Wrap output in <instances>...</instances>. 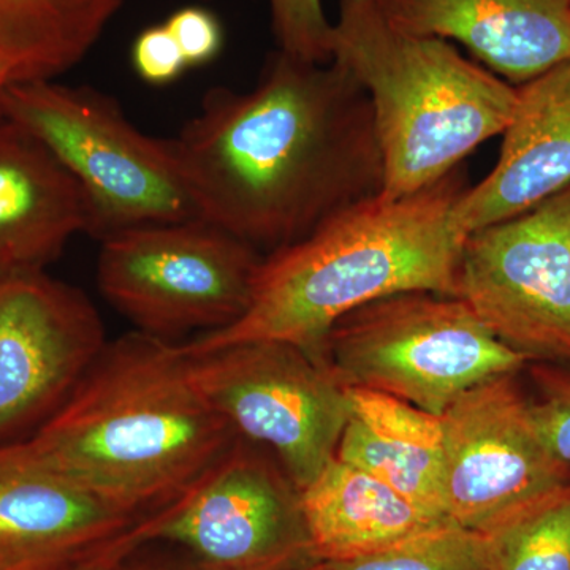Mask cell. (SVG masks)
Listing matches in <instances>:
<instances>
[{
    "mask_svg": "<svg viewBox=\"0 0 570 570\" xmlns=\"http://www.w3.org/2000/svg\"><path fill=\"white\" fill-rule=\"evenodd\" d=\"M174 142L202 219L264 257L384 187L370 97L335 61L273 52L253 91L209 89Z\"/></svg>",
    "mask_w": 570,
    "mask_h": 570,
    "instance_id": "6da1fadb",
    "label": "cell"
},
{
    "mask_svg": "<svg viewBox=\"0 0 570 570\" xmlns=\"http://www.w3.org/2000/svg\"><path fill=\"white\" fill-rule=\"evenodd\" d=\"M235 439L181 344L134 332L107 343L22 442L100 501L145 519L186 494Z\"/></svg>",
    "mask_w": 570,
    "mask_h": 570,
    "instance_id": "7a4b0ae2",
    "label": "cell"
},
{
    "mask_svg": "<svg viewBox=\"0 0 570 570\" xmlns=\"http://www.w3.org/2000/svg\"><path fill=\"white\" fill-rule=\"evenodd\" d=\"M468 189L459 167L407 197L354 206L295 245L264 257L245 316L181 344L189 355L250 341H284L314 354L352 311L406 292L456 296L466 234L456 202Z\"/></svg>",
    "mask_w": 570,
    "mask_h": 570,
    "instance_id": "3957f363",
    "label": "cell"
},
{
    "mask_svg": "<svg viewBox=\"0 0 570 570\" xmlns=\"http://www.w3.org/2000/svg\"><path fill=\"white\" fill-rule=\"evenodd\" d=\"M332 61L370 97L390 200L445 178L504 134L519 99L517 86L450 41L397 31L376 0H340Z\"/></svg>",
    "mask_w": 570,
    "mask_h": 570,
    "instance_id": "277c9868",
    "label": "cell"
},
{
    "mask_svg": "<svg viewBox=\"0 0 570 570\" xmlns=\"http://www.w3.org/2000/svg\"><path fill=\"white\" fill-rule=\"evenodd\" d=\"M311 355L344 389L387 393L439 417L468 390L528 363L463 299L431 292L385 296L352 311Z\"/></svg>",
    "mask_w": 570,
    "mask_h": 570,
    "instance_id": "5b68a950",
    "label": "cell"
},
{
    "mask_svg": "<svg viewBox=\"0 0 570 570\" xmlns=\"http://www.w3.org/2000/svg\"><path fill=\"white\" fill-rule=\"evenodd\" d=\"M3 111L80 184L91 212L89 235L99 242L126 228L200 217L174 138L142 134L107 94L52 80L13 82Z\"/></svg>",
    "mask_w": 570,
    "mask_h": 570,
    "instance_id": "8992f818",
    "label": "cell"
},
{
    "mask_svg": "<svg viewBox=\"0 0 570 570\" xmlns=\"http://www.w3.org/2000/svg\"><path fill=\"white\" fill-rule=\"evenodd\" d=\"M262 262L264 255L198 217L105 236L97 284L135 332L174 343L245 316Z\"/></svg>",
    "mask_w": 570,
    "mask_h": 570,
    "instance_id": "52a82bcc",
    "label": "cell"
},
{
    "mask_svg": "<svg viewBox=\"0 0 570 570\" xmlns=\"http://www.w3.org/2000/svg\"><path fill=\"white\" fill-rule=\"evenodd\" d=\"M187 356L198 387L236 438L268 450L299 491L335 459L347 390L305 348L250 341Z\"/></svg>",
    "mask_w": 570,
    "mask_h": 570,
    "instance_id": "ba28073f",
    "label": "cell"
},
{
    "mask_svg": "<svg viewBox=\"0 0 570 570\" xmlns=\"http://www.w3.org/2000/svg\"><path fill=\"white\" fill-rule=\"evenodd\" d=\"M138 538L175 543L216 570L316 564L302 491L268 450L242 438L178 501L141 519Z\"/></svg>",
    "mask_w": 570,
    "mask_h": 570,
    "instance_id": "9c48e42d",
    "label": "cell"
},
{
    "mask_svg": "<svg viewBox=\"0 0 570 570\" xmlns=\"http://www.w3.org/2000/svg\"><path fill=\"white\" fill-rule=\"evenodd\" d=\"M456 298L528 362H570V186L471 232Z\"/></svg>",
    "mask_w": 570,
    "mask_h": 570,
    "instance_id": "30bf717a",
    "label": "cell"
},
{
    "mask_svg": "<svg viewBox=\"0 0 570 570\" xmlns=\"http://www.w3.org/2000/svg\"><path fill=\"white\" fill-rule=\"evenodd\" d=\"M441 422L444 512L464 530L485 534L570 482V464L550 448L515 374L468 390Z\"/></svg>",
    "mask_w": 570,
    "mask_h": 570,
    "instance_id": "8fae6325",
    "label": "cell"
},
{
    "mask_svg": "<svg viewBox=\"0 0 570 570\" xmlns=\"http://www.w3.org/2000/svg\"><path fill=\"white\" fill-rule=\"evenodd\" d=\"M107 346L80 288L45 272L0 276V444L31 436Z\"/></svg>",
    "mask_w": 570,
    "mask_h": 570,
    "instance_id": "7c38bea8",
    "label": "cell"
},
{
    "mask_svg": "<svg viewBox=\"0 0 570 570\" xmlns=\"http://www.w3.org/2000/svg\"><path fill=\"white\" fill-rule=\"evenodd\" d=\"M20 441L0 444V570H75L137 527Z\"/></svg>",
    "mask_w": 570,
    "mask_h": 570,
    "instance_id": "4fadbf2b",
    "label": "cell"
},
{
    "mask_svg": "<svg viewBox=\"0 0 570 570\" xmlns=\"http://www.w3.org/2000/svg\"><path fill=\"white\" fill-rule=\"evenodd\" d=\"M397 31L455 40L510 85L570 61V0H376Z\"/></svg>",
    "mask_w": 570,
    "mask_h": 570,
    "instance_id": "5bb4252c",
    "label": "cell"
},
{
    "mask_svg": "<svg viewBox=\"0 0 570 570\" xmlns=\"http://www.w3.org/2000/svg\"><path fill=\"white\" fill-rule=\"evenodd\" d=\"M517 91L493 170L456 202L453 216L466 235L528 212L570 186V61Z\"/></svg>",
    "mask_w": 570,
    "mask_h": 570,
    "instance_id": "9a60e30c",
    "label": "cell"
},
{
    "mask_svg": "<svg viewBox=\"0 0 570 570\" xmlns=\"http://www.w3.org/2000/svg\"><path fill=\"white\" fill-rule=\"evenodd\" d=\"M91 212L80 184L40 138L0 121V276L45 272Z\"/></svg>",
    "mask_w": 570,
    "mask_h": 570,
    "instance_id": "2e32d148",
    "label": "cell"
},
{
    "mask_svg": "<svg viewBox=\"0 0 570 570\" xmlns=\"http://www.w3.org/2000/svg\"><path fill=\"white\" fill-rule=\"evenodd\" d=\"M302 505L316 562L367 557L453 523L336 456L302 490Z\"/></svg>",
    "mask_w": 570,
    "mask_h": 570,
    "instance_id": "e0dca14e",
    "label": "cell"
},
{
    "mask_svg": "<svg viewBox=\"0 0 570 570\" xmlns=\"http://www.w3.org/2000/svg\"><path fill=\"white\" fill-rule=\"evenodd\" d=\"M346 390L348 417L336 459L381 479L419 508L448 519L442 501L441 417L387 393Z\"/></svg>",
    "mask_w": 570,
    "mask_h": 570,
    "instance_id": "ac0fdd59",
    "label": "cell"
},
{
    "mask_svg": "<svg viewBox=\"0 0 570 570\" xmlns=\"http://www.w3.org/2000/svg\"><path fill=\"white\" fill-rule=\"evenodd\" d=\"M124 0H0V59L18 82L55 80L100 40Z\"/></svg>",
    "mask_w": 570,
    "mask_h": 570,
    "instance_id": "d6986e66",
    "label": "cell"
},
{
    "mask_svg": "<svg viewBox=\"0 0 570 570\" xmlns=\"http://www.w3.org/2000/svg\"><path fill=\"white\" fill-rule=\"evenodd\" d=\"M483 538L489 570H570V482Z\"/></svg>",
    "mask_w": 570,
    "mask_h": 570,
    "instance_id": "ffe728a7",
    "label": "cell"
},
{
    "mask_svg": "<svg viewBox=\"0 0 570 570\" xmlns=\"http://www.w3.org/2000/svg\"><path fill=\"white\" fill-rule=\"evenodd\" d=\"M314 569L489 570V562L483 534L449 523L367 557L316 562Z\"/></svg>",
    "mask_w": 570,
    "mask_h": 570,
    "instance_id": "44dd1931",
    "label": "cell"
},
{
    "mask_svg": "<svg viewBox=\"0 0 570 570\" xmlns=\"http://www.w3.org/2000/svg\"><path fill=\"white\" fill-rule=\"evenodd\" d=\"M277 50L302 61H332L333 22L322 0H268Z\"/></svg>",
    "mask_w": 570,
    "mask_h": 570,
    "instance_id": "7402d4cb",
    "label": "cell"
},
{
    "mask_svg": "<svg viewBox=\"0 0 570 570\" xmlns=\"http://www.w3.org/2000/svg\"><path fill=\"white\" fill-rule=\"evenodd\" d=\"M540 395L531 401L540 430L553 452L570 464V371H534Z\"/></svg>",
    "mask_w": 570,
    "mask_h": 570,
    "instance_id": "603a6c76",
    "label": "cell"
},
{
    "mask_svg": "<svg viewBox=\"0 0 570 570\" xmlns=\"http://www.w3.org/2000/svg\"><path fill=\"white\" fill-rule=\"evenodd\" d=\"M175 37L187 67L213 62L224 47V29L219 18L204 7H184L165 21Z\"/></svg>",
    "mask_w": 570,
    "mask_h": 570,
    "instance_id": "cb8c5ba5",
    "label": "cell"
},
{
    "mask_svg": "<svg viewBox=\"0 0 570 570\" xmlns=\"http://www.w3.org/2000/svg\"><path fill=\"white\" fill-rule=\"evenodd\" d=\"M132 66L138 77L153 86L171 85L187 69L186 59L165 22L138 33L132 47Z\"/></svg>",
    "mask_w": 570,
    "mask_h": 570,
    "instance_id": "d4e9b609",
    "label": "cell"
},
{
    "mask_svg": "<svg viewBox=\"0 0 570 570\" xmlns=\"http://www.w3.org/2000/svg\"><path fill=\"white\" fill-rule=\"evenodd\" d=\"M140 547L141 542L135 527L118 547L75 570H138L140 562L134 561L132 558Z\"/></svg>",
    "mask_w": 570,
    "mask_h": 570,
    "instance_id": "484cf974",
    "label": "cell"
},
{
    "mask_svg": "<svg viewBox=\"0 0 570 570\" xmlns=\"http://www.w3.org/2000/svg\"><path fill=\"white\" fill-rule=\"evenodd\" d=\"M138 570H216L209 568L193 557H187L186 560L165 561V562H140Z\"/></svg>",
    "mask_w": 570,
    "mask_h": 570,
    "instance_id": "4316f807",
    "label": "cell"
},
{
    "mask_svg": "<svg viewBox=\"0 0 570 570\" xmlns=\"http://www.w3.org/2000/svg\"><path fill=\"white\" fill-rule=\"evenodd\" d=\"M13 82H18L13 70H11L10 67L0 59V121L6 118V111H3V99H6L7 89H9Z\"/></svg>",
    "mask_w": 570,
    "mask_h": 570,
    "instance_id": "83f0119b",
    "label": "cell"
},
{
    "mask_svg": "<svg viewBox=\"0 0 570 570\" xmlns=\"http://www.w3.org/2000/svg\"><path fill=\"white\" fill-rule=\"evenodd\" d=\"M305 570H316V569H314V566H311V568H307Z\"/></svg>",
    "mask_w": 570,
    "mask_h": 570,
    "instance_id": "f1b7e54d",
    "label": "cell"
}]
</instances>
